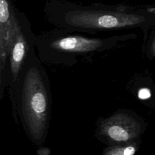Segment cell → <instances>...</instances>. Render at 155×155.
I'll return each mask as SVG.
<instances>
[{
	"label": "cell",
	"mask_w": 155,
	"mask_h": 155,
	"mask_svg": "<svg viewBox=\"0 0 155 155\" xmlns=\"http://www.w3.org/2000/svg\"><path fill=\"white\" fill-rule=\"evenodd\" d=\"M18 11L10 0H0V76L4 72L18 25Z\"/></svg>",
	"instance_id": "6"
},
{
	"label": "cell",
	"mask_w": 155,
	"mask_h": 155,
	"mask_svg": "<svg viewBox=\"0 0 155 155\" xmlns=\"http://www.w3.org/2000/svg\"><path fill=\"white\" fill-rule=\"evenodd\" d=\"M50 152V149L46 147H41L37 150V154L39 155H49Z\"/></svg>",
	"instance_id": "9"
},
{
	"label": "cell",
	"mask_w": 155,
	"mask_h": 155,
	"mask_svg": "<svg viewBox=\"0 0 155 155\" xmlns=\"http://www.w3.org/2000/svg\"><path fill=\"white\" fill-rule=\"evenodd\" d=\"M151 96V93L149 89L147 88H142L139 90L138 92V97L142 99H146L150 98Z\"/></svg>",
	"instance_id": "8"
},
{
	"label": "cell",
	"mask_w": 155,
	"mask_h": 155,
	"mask_svg": "<svg viewBox=\"0 0 155 155\" xmlns=\"http://www.w3.org/2000/svg\"><path fill=\"white\" fill-rule=\"evenodd\" d=\"M19 122L30 141L41 147L48 136L52 110L50 80L42 62L33 51L26 59L15 88Z\"/></svg>",
	"instance_id": "1"
},
{
	"label": "cell",
	"mask_w": 155,
	"mask_h": 155,
	"mask_svg": "<svg viewBox=\"0 0 155 155\" xmlns=\"http://www.w3.org/2000/svg\"><path fill=\"white\" fill-rule=\"evenodd\" d=\"M137 129V123L131 116L117 111L97 120L94 137L107 146L130 142L136 137Z\"/></svg>",
	"instance_id": "5"
},
{
	"label": "cell",
	"mask_w": 155,
	"mask_h": 155,
	"mask_svg": "<svg viewBox=\"0 0 155 155\" xmlns=\"http://www.w3.org/2000/svg\"><path fill=\"white\" fill-rule=\"evenodd\" d=\"M136 152L133 145L129 142L108 145L104 149L103 155H133Z\"/></svg>",
	"instance_id": "7"
},
{
	"label": "cell",
	"mask_w": 155,
	"mask_h": 155,
	"mask_svg": "<svg viewBox=\"0 0 155 155\" xmlns=\"http://www.w3.org/2000/svg\"><path fill=\"white\" fill-rule=\"evenodd\" d=\"M36 38V35L33 32L29 21L24 14L19 12L16 35L7 59L4 72L0 76V99L3 97L5 88L8 87L12 114L17 125L19 120L15 99V85L26 59L35 51Z\"/></svg>",
	"instance_id": "4"
},
{
	"label": "cell",
	"mask_w": 155,
	"mask_h": 155,
	"mask_svg": "<svg viewBox=\"0 0 155 155\" xmlns=\"http://www.w3.org/2000/svg\"><path fill=\"white\" fill-rule=\"evenodd\" d=\"M47 20L70 32L96 35L136 25L139 18L120 5H82L65 0H50L44 7Z\"/></svg>",
	"instance_id": "2"
},
{
	"label": "cell",
	"mask_w": 155,
	"mask_h": 155,
	"mask_svg": "<svg viewBox=\"0 0 155 155\" xmlns=\"http://www.w3.org/2000/svg\"><path fill=\"white\" fill-rule=\"evenodd\" d=\"M79 33L55 27L37 35L39 59L47 64L71 67L78 64L79 58L113 49L124 39L122 36L95 38Z\"/></svg>",
	"instance_id": "3"
}]
</instances>
